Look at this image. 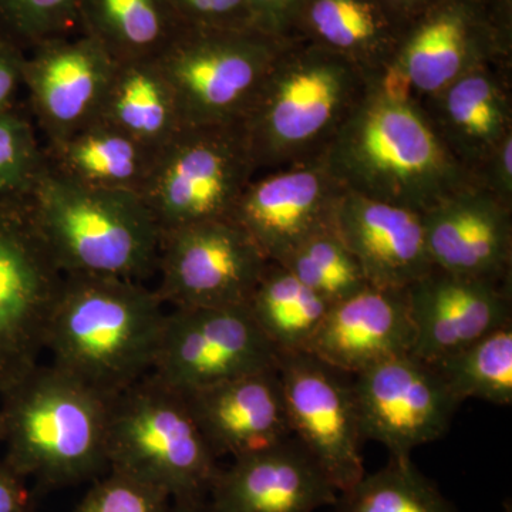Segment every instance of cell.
<instances>
[{"mask_svg": "<svg viewBox=\"0 0 512 512\" xmlns=\"http://www.w3.org/2000/svg\"><path fill=\"white\" fill-rule=\"evenodd\" d=\"M323 158L345 190L419 212L476 184L436 136L419 101L387 89L382 77Z\"/></svg>", "mask_w": 512, "mask_h": 512, "instance_id": "cell-1", "label": "cell"}, {"mask_svg": "<svg viewBox=\"0 0 512 512\" xmlns=\"http://www.w3.org/2000/svg\"><path fill=\"white\" fill-rule=\"evenodd\" d=\"M164 306L144 282L64 275L46 332L50 365L111 399L153 370Z\"/></svg>", "mask_w": 512, "mask_h": 512, "instance_id": "cell-2", "label": "cell"}, {"mask_svg": "<svg viewBox=\"0 0 512 512\" xmlns=\"http://www.w3.org/2000/svg\"><path fill=\"white\" fill-rule=\"evenodd\" d=\"M380 77L306 40H289L241 123L258 174L325 156Z\"/></svg>", "mask_w": 512, "mask_h": 512, "instance_id": "cell-3", "label": "cell"}, {"mask_svg": "<svg viewBox=\"0 0 512 512\" xmlns=\"http://www.w3.org/2000/svg\"><path fill=\"white\" fill-rule=\"evenodd\" d=\"M5 464L45 487L83 483L109 470V400L52 365L0 394Z\"/></svg>", "mask_w": 512, "mask_h": 512, "instance_id": "cell-4", "label": "cell"}, {"mask_svg": "<svg viewBox=\"0 0 512 512\" xmlns=\"http://www.w3.org/2000/svg\"><path fill=\"white\" fill-rule=\"evenodd\" d=\"M29 204L64 275L144 282L156 274L161 232L137 192L84 187L46 164Z\"/></svg>", "mask_w": 512, "mask_h": 512, "instance_id": "cell-5", "label": "cell"}, {"mask_svg": "<svg viewBox=\"0 0 512 512\" xmlns=\"http://www.w3.org/2000/svg\"><path fill=\"white\" fill-rule=\"evenodd\" d=\"M217 460L183 394L151 373L109 400V470L153 485L171 501L207 500Z\"/></svg>", "mask_w": 512, "mask_h": 512, "instance_id": "cell-6", "label": "cell"}, {"mask_svg": "<svg viewBox=\"0 0 512 512\" xmlns=\"http://www.w3.org/2000/svg\"><path fill=\"white\" fill-rule=\"evenodd\" d=\"M289 40L256 28L181 30L157 60L183 126H239Z\"/></svg>", "mask_w": 512, "mask_h": 512, "instance_id": "cell-7", "label": "cell"}, {"mask_svg": "<svg viewBox=\"0 0 512 512\" xmlns=\"http://www.w3.org/2000/svg\"><path fill=\"white\" fill-rule=\"evenodd\" d=\"M256 174L241 124L183 127L157 151L140 197L163 235L228 220Z\"/></svg>", "mask_w": 512, "mask_h": 512, "instance_id": "cell-8", "label": "cell"}, {"mask_svg": "<svg viewBox=\"0 0 512 512\" xmlns=\"http://www.w3.org/2000/svg\"><path fill=\"white\" fill-rule=\"evenodd\" d=\"M63 281L29 198L0 202V394L40 365Z\"/></svg>", "mask_w": 512, "mask_h": 512, "instance_id": "cell-9", "label": "cell"}, {"mask_svg": "<svg viewBox=\"0 0 512 512\" xmlns=\"http://www.w3.org/2000/svg\"><path fill=\"white\" fill-rule=\"evenodd\" d=\"M487 64L512 67L507 26L484 0H440L403 29L382 83L420 100Z\"/></svg>", "mask_w": 512, "mask_h": 512, "instance_id": "cell-10", "label": "cell"}, {"mask_svg": "<svg viewBox=\"0 0 512 512\" xmlns=\"http://www.w3.org/2000/svg\"><path fill=\"white\" fill-rule=\"evenodd\" d=\"M279 353L247 305L174 308L165 315L151 375L180 394L276 369Z\"/></svg>", "mask_w": 512, "mask_h": 512, "instance_id": "cell-11", "label": "cell"}, {"mask_svg": "<svg viewBox=\"0 0 512 512\" xmlns=\"http://www.w3.org/2000/svg\"><path fill=\"white\" fill-rule=\"evenodd\" d=\"M269 261L231 218L161 235L156 292L171 309L247 305Z\"/></svg>", "mask_w": 512, "mask_h": 512, "instance_id": "cell-12", "label": "cell"}, {"mask_svg": "<svg viewBox=\"0 0 512 512\" xmlns=\"http://www.w3.org/2000/svg\"><path fill=\"white\" fill-rule=\"evenodd\" d=\"M279 382L292 436L322 468L338 493L365 476L362 429L346 373L308 352L278 357Z\"/></svg>", "mask_w": 512, "mask_h": 512, "instance_id": "cell-13", "label": "cell"}, {"mask_svg": "<svg viewBox=\"0 0 512 512\" xmlns=\"http://www.w3.org/2000/svg\"><path fill=\"white\" fill-rule=\"evenodd\" d=\"M352 389L363 439L396 458L440 440L460 406L437 370L413 355L369 367L355 375Z\"/></svg>", "mask_w": 512, "mask_h": 512, "instance_id": "cell-14", "label": "cell"}, {"mask_svg": "<svg viewBox=\"0 0 512 512\" xmlns=\"http://www.w3.org/2000/svg\"><path fill=\"white\" fill-rule=\"evenodd\" d=\"M343 185L325 158L256 174L232 211L269 262L282 264L306 239L333 227Z\"/></svg>", "mask_w": 512, "mask_h": 512, "instance_id": "cell-15", "label": "cell"}, {"mask_svg": "<svg viewBox=\"0 0 512 512\" xmlns=\"http://www.w3.org/2000/svg\"><path fill=\"white\" fill-rule=\"evenodd\" d=\"M407 295L414 328L412 355L430 365L512 325L511 284L433 268L407 288Z\"/></svg>", "mask_w": 512, "mask_h": 512, "instance_id": "cell-16", "label": "cell"}, {"mask_svg": "<svg viewBox=\"0 0 512 512\" xmlns=\"http://www.w3.org/2000/svg\"><path fill=\"white\" fill-rule=\"evenodd\" d=\"M433 268L481 281L511 284L512 207L468 185L423 212Z\"/></svg>", "mask_w": 512, "mask_h": 512, "instance_id": "cell-17", "label": "cell"}, {"mask_svg": "<svg viewBox=\"0 0 512 512\" xmlns=\"http://www.w3.org/2000/svg\"><path fill=\"white\" fill-rule=\"evenodd\" d=\"M339 493L295 437L234 458L207 497L210 512H315Z\"/></svg>", "mask_w": 512, "mask_h": 512, "instance_id": "cell-18", "label": "cell"}, {"mask_svg": "<svg viewBox=\"0 0 512 512\" xmlns=\"http://www.w3.org/2000/svg\"><path fill=\"white\" fill-rule=\"evenodd\" d=\"M414 328L407 289L366 285L332 303L306 352L346 375L412 355Z\"/></svg>", "mask_w": 512, "mask_h": 512, "instance_id": "cell-19", "label": "cell"}, {"mask_svg": "<svg viewBox=\"0 0 512 512\" xmlns=\"http://www.w3.org/2000/svg\"><path fill=\"white\" fill-rule=\"evenodd\" d=\"M116 63L92 37L46 43L23 63V82L46 143L72 136L99 119Z\"/></svg>", "mask_w": 512, "mask_h": 512, "instance_id": "cell-20", "label": "cell"}, {"mask_svg": "<svg viewBox=\"0 0 512 512\" xmlns=\"http://www.w3.org/2000/svg\"><path fill=\"white\" fill-rule=\"evenodd\" d=\"M333 228L355 256L369 285L407 289L433 269L423 212L345 190Z\"/></svg>", "mask_w": 512, "mask_h": 512, "instance_id": "cell-21", "label": "cell"}, {"mask_svg": "<svg viewBox=\"0 0 512 512\" xmlns=\"http://www.w3.org/2000/svg\"><path fill=\"white\" fill-rule=\"evenodd\" d=\"M511 72L512 67L487 64L417 100L436 136L473 180L512 133Z\"/></svg>", "mask_w": 512, "mask_h": 512, "instance_id": "cell-22", "label": "cell"}, {"mask_svg": "<svg viewBox=\"0 0 512 512\" xmlns=\"http://www.w3.org/2000/svg\"><path fill=\"white\" fill-rule=\"evenodd\" d=\"M183 396L217 458L247 456L292 437L276 369Z\"/></svg>", "mask_w": 512, "mask_h": 512, "instance_id": "cell-23", "label": "cell"}, {"mask_svg": "<svg viewBox=\"0 0 512 512\" xmlns=\"http://www.w3.org/2000/svg\"><path fill=\"white\" fill-rule=\"evenodd\" d=\"M402 32L380 0H306L293 37L380 77L393 62Z\"/></svg>", "mask_w": 512, "mask_h": 512, "instance_id": "cell-24", "label": "cell"}, {"mask_svg": "<svg viewBox=\"0 0 512 512\" xmlns=\"http://www.w3.org/2000/svg\"><path fill=\"white\" fill-rule=\"evenodd\" d=\"M156 154L99 120L45 147L47 167L60 177L84 187L137 194L146 184Z\"/></svg>", "mask_w": 512, "mask_h": 512, "instance_id": "cell-25", "label": "cell"}, {"mask_svg": "<svg viewBox=\"0 0 512 512\" xmlns=\"http://www.w3.org/2000/svg\"><path fill=\"white\" fill-rule=\"evenodd\" d=\"M97 120L156 151L184 127L157 59L116 63Z\"/></svg>", "mask_w": 512, "mask_h": 512, "instance_id": "cell-26", "label": "cell"}, {"mask_svg": "<svg viewBox=\"0 0 512 512\" xmlns=\"http://www.w3.org/2000/svg\"><path fill=\"white\" fill-rule=\"evenodd\" d=\"M92 39L116 62L158 59L183 30L170 0H77Z\"/></svg>", "mask_w": 512, "mask_h": 512, "instance_id": "cell-27", "label": "cell"}, {"mask_svg": "<svg viewBox=\"0 0 512 512\" xmlns=\"http://www.w3.org/2000/svg\"><path fill=\"white\" fill-rule=\"evenodd\" d=\"M247 308L279 355L306 352L330 303L302 284L284 265L269 262Z\"/></svg>", "mask_w": 512, "mask_h": 512, "instance_id": "cell-28", "label": "cell"}, {"mask_svg": "<svg viewBox=\"0 0 512 512\" xmlns=\"http://www.w3.org/2000/svg\"><path fill=\"white\" fill-rule=\"evenodd\" d=\"M430 365V363H429ZM458 403L468 399L512 403V325L488 333L431 365Z\"/></svg>", "mask_w": 512, "mask_h": 512, "instance_id": "cell-29", "label": "cell"}, {"mask_svg": "<svg viewBox=\"0 0 512 512\" xmlns=\"http://www.w3.org/2000/svg\"><path fill=\"white\" fill-rule=\"evenodd\" d=\"M335 507L336 512H457L410 457H390L386 467L340 493Z\"/></svg>", "mask_w": 512, "mask_h": 512, "instance_id": "cell-30", "label": "cell"}, {"mask_svg": "<svg viewBox=\"0 0 512 512\" xmlns=\"http://www.w3.org/2000/svg\"><path fill=\"white\" fill-rule=\"evenodd\" d=\"M281 265L330 305L369 285L333 227L306 239Z\"/></svg>", "mask_w": 512, "mask_h": 512, "instance_id": "cell-31", "label": "cell"}, {"mask_svg": "<svg viewBox=\"0 0 512 512\" xmlns=\"http://www.w3.org/2000/svg\"><path fill=\"white\" fill-rule=\"evenodd\" d=\"M46 168L45 148L29 121L0 114V198L28 200Z\"/></svg>", "mask_w": 512, "mask_h": 512, "instance_id": "cell-32", "label": "cell"}, {"mask_svg": "<svg viewBox=\"0 0 512 512\" xmlns=\"http://www.w3.org/2000/svg\"><path fill=\"white\" fill-rule=\"evenodd\" d=\"M171 498L153 485L109 470L74 512H168Z\"/></svg>", "mask_w": 512, "mask_h": 512, "instance_id": "cell-33", "label": "cell"}, {"mask_svg": "<svg viewBox=\"0 0 512 512\" xmlns=\"http://www.w3.org/2000/svg\"><path fill=\"white\" fill-rule=\"evenodd\" d=\"M183 29L254 28L248 0H170Z\"/></svg>", "mask_w": 512, "mask_h": 512, "instance_id": "cell-34", "label": "cell"}, {"mask_svg": "<svg viewBox=\"0 0 512 512\" xmlns=\"http://www.w3.org/2000/svg\"><path fill=\"white\" fill-rule=\"evenodd\" d=\"M20 25L32 35L47 36L77 10V0H5Z\"/></svg>", "mask_w": 512, "mask_h": 512, "instance_id": "cell-35", "label": "cell"}, {"mask_svg": "<svg viewBox=\"0 0 512 512\" xmlns=\"http://www.w3.org/2000/svg\"><path fill=\"white\" fill-rule=\"evenodd\" d=\"M306 0H248L252 26L268 35L293 39Z\"/></svg>", "mask_w": 512, "mask_h": 512, "instance_id": "cell-36", "label": "cell"}, {"mask_svg": "<svg viewBox=\"0 0 512 512\" xmlns=\"http://www.w3.org/2000/svg\"><path fill=\"white\" fill-rule=\"evenodd\" d=\"M476 184L512 207V133L500 141L476 174Z\"/></svg>", "mask_w": 512, "mask_h": 512, "instance_id": "cell-37", "label": "cell"}, {"mask_svg": "<svg viewBox=\"0 0 512 512\" xmlns=\"http://www.w3.org/2000/svg\"><path fill=\"white\" fill-rule=\"evenodd\" d=\"M0 512H32L25 480L0 463Z\"/></svg>", "mask_w": 512, "mask_h": 512, "instance_id": "cell-38", "label": "cell"}, {"mask_svg": "<svg viewBox=\"0 0 512 512\" xmlns=\"http://www.w3.org/2000/svg\"><path fill=\"white\" fill-rule=\"evenodd\" d=\"M20 82H23V63L0 53V114L8 113Z\"/></svg>", "mask_w": 512, "mask_h": 512, "instance_id": "cell-39", "label": "cell"}, {"mask_svg": "<svg viewBox=\"0 0 512 512\" xmlns=\"http://www.w3.org/2000/svg\"><path fill=\"white\" fill-rule=\"evenodd\" d=\"M437 2L440 0H380V3L396 20L397 25L402 26V29L406 28L414 19L419 18L421 13L436 5Z\"/></svg>", "mask_w": 512, "mask_h": 512, "instance_id": "cell-40", "label": "cell"}, {"mask_svg": "<svg viewBox=\"0 0 512 512\" xmlns=\"http://www.w3.org/2000/svg\"><path fill=\"white\" fill-rule=\"evenodd\" d=\"M168 512H210L207 500H174Z\"/></svg>", "mask_w": 512, "mask_h": 512, "instance_id": "cell-41", "label": "cell"}]
</instances>
